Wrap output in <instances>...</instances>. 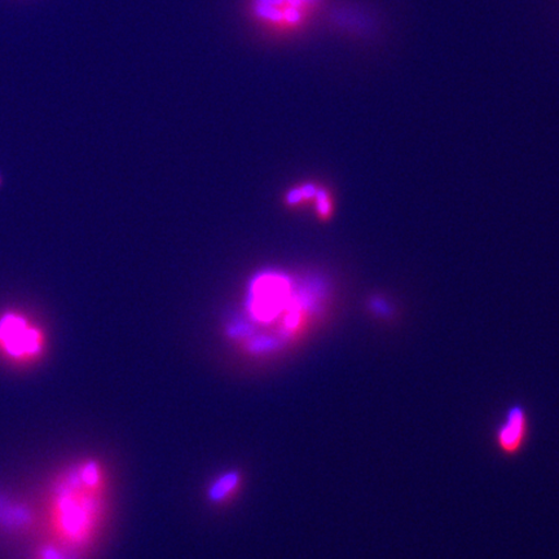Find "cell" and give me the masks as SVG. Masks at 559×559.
Wrapping results in <instances>:
<instances>
[{"label": "cell", "mask_w": 559, "mask_h": 559, "mask_svg": "<svg viewBox=\"0 0 559 559\" xmlns=\"http://www.w3.org/2000/svg\"><path fill=\"white\" fill-rule=\"evenodd\" d=\"M46 337L37 324L23 312L9 310L0 314V353L17 362H31L45 353Z\"/></svg>", "instance_id": "cell-1"}, {"label": "cell", "mask_w": 559, "mask_h": 559, "mask_svg": "<svg viewBox=\"0 0 559 559\" xmlns=\"http://www.w3.org/2000/svg\"><path fill=\"white\" fill-rule=\"evenodd\" d=\"M99 477L91 480L88 486ZM69 488H61L53 504V526L56 531L70 543H82L83 537L90 533L91 516H93V498L88 491H82L69 484Z\"/></svg>", "instance_id": "cell-2"}, {"label": "cell", "mask_w": 559, "mask_h": 559, "mask_svg": "<svg viewBox=\"0 0 559 559\" xmlns=\"http://www.w3.org/2000/svg\"><path fill=\"white\" fill-rule=\"evenodd\" d=\"M321 0H251V15L264 26L282 32L298 31L319 9Z\"/></svg>", "instance_id": "cell-3"}, {"label": "cell", "mask_w": 559, "mask_h": 559, "mask_svg": "<svg viewBox=\"0 0 559 559\" xmlns=\"http://www.w3.org/2000/svg\"><path fill=\"white\" fill-rule=\"evenodd\" d=\"M528 436V417L521 407L509 409L496 430V444L506 454L520 452Z\"/></svg>", "instance_id": "cell-4"}, {"label": "cell", "mask_w": 559, "mask_h": 559, "mask_svg": "<svg viewBox=\"0 0 559 559\" xmlns=\"http://www.w3.org/2000/svg\"><path fill=\"white\" fill-rule=\"evenodd\" d=\"M286 206L302 207L309 206L310 202H314V210L319 218H328L332 213V202L330 194L323 190L317 191L312 185L292 187L285 194Z\"/></svg>", "instance_id": "cell-5"}, {"label": "cell", "mask_w": 559, "mask_h": 559, "mask_svg": "<svg viewBox=\"0 0 559 559\" xmlns=\"http://www.w3.org/2000/svg\"><path fill=\"white\" fill-rule=\"evenodd\" d=\"M3 183V178H2V175H0V186H2Z\"/></svg>", "instance_id": "cell-6"}]
</instances>
